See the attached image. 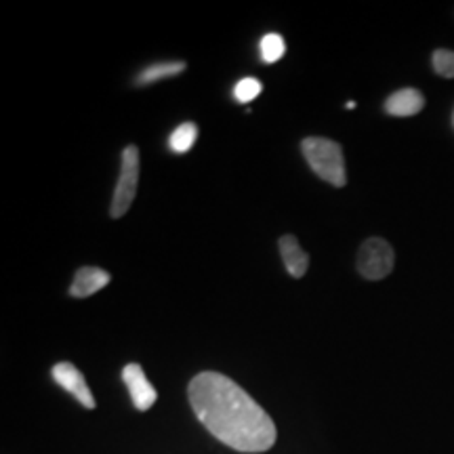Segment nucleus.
Masks as SVG:
<instances>
[{"label":"nucleus","instance_id":"f8f14e48","mask_svg":"<svg viewBox=\"0 0 454 454\" xmlns=\"http://www.w3.org/2000/svg\"><path fill=\"white\" fill-rule=\"evenodd\" d=\"M284 51H286V44L280 34H265L261 38V57L265 64H276L278 59H282Z\"/></svg>","mask_w":454,"mask_h":454},{"label":"nucleus","instance_id":"7ed1b4c3","mask_svg":"<svg viewBox=\"0 0 454 454\" xmlns=\"http://www.w3.org/2000/svg\"><path fill=\"white\" fill-rule=\"evenodd\" d=\"M139 184V150L135 145H127L122 152V164H121V177H118L116 190H114L110 215L114 219L122 217L129 213L130 204L137 194Z\"/></svg>","mask_w":454,"mask_h":454},{"label":"nucleus","instance_id":"ddd939ff","mask_svg":"<svg viewBox=\"0 0 454 454\" xmlns=\"http://www.w3.org/2000/svg\"><path fill=\"white\" fill-rule=\"evenodd\" d=\"M434 70L444 78H454V51L450 49H438L431 57Z\"/></svg>","mask_w":454,"mask_h":454},{"label":"nucleus","instance_id":"f257e3e1","mask_svg":"<svg viewBox=\"0 0 454 454\" xmlns=\"http://www.w3.org/2000/svg\"><path fill=\"white\" fill-rule=\"evenodd\" d=\"M190 406L204 427L238 452H265L278 431L268 412L240 385L219 372H200L187 387Z\"/></svg>","mask_w":454,"mask_h":454},{"label":"nucleus","instance_id":"0eeeda50","mask_svg":"<svg viewBox=\"0 0 454 454\" xmlns=\"http://www.w3.org/2000/svg\"><path fill=\"white\" fill-rule=\"evenodd\" d=\"M112 276L101 268H81L74 274V280L70 284V297L74 299H84L90 294L99 293L101 288H106L110 284Z\"/></svg>","mask_w":454,"mask_h":454},{"label":"nucleus","instance_id":"20e7f679","mask_svg":"<svg viewBox=\"0 0 454 454\" xmlns=\"http://www.w3.org/2000/svg\"><path fill=\"white\" fill-rule=\"evenodd\" d=\"M395 263V253L383 238H368L357 251V271L366 280H383L391 274Z\"/></svg>","mask_w":454,"mask_h":454},{"label":"nucleus","instance_id":"9b49d317","mask_svg":"<svg viewBox=\"0 0 454 454\" xmlns=\"http://www.w3.org/2000/svg\"><path fill=\"white\" fill-rule=\"evenodd\" d=\"M198 139V127L194 122H184L179 124L177 129L173 130V135H170V150L177 152V154H185V152H190L192 147H194Z\"/></svg>","mask_w":454,"mask_h":454},{"label":"nucleus","instance_id":"6e6552de","mask_svg":"<svg viewBox=\"0 0 454 454\" xmlns=\"http://www.w3.org/2000/svg\"><path fill=\"white\" fill-rule=\"evenodd\" d=\"M423 106H425V98L421 95V90L400 89L395 90V93H391L387 101H385V112H387L389 116L408 118L421 112Z\"/></svg>","mask_w":454,"mask_h":454},{"label":"nucleus","instance_id":"9d476101","mask_svg":"<svg viewBox=\"0 0 454 454\" xmlns=\"http://www.w3.org/2000/svg\"><path fill=\"white\" fill-rule=\"evenodd\" d=\"M185 61H158V64L147 66L144 72L139 74L137 84H152L164 78H173L185 70Z\"/></svg>","mask_w":454,"mask_h":454},{"label":"nucleus","instance_id":"f03ea898","mask_svg":"<svg viewBox=\"0 0 454 454\" xmlns=\"http://www.w3.org/2000/svg\"><path fill=\"white\" fill-rule=\"evenodd\" d=\"M305 160L314 173L326 184L334 187L348 185V170H345V156L337 141L325 137H308L301 144Z\"/></svg>","mask_w":454,"mask_h":454},{"label":"nucleus","instance_id":"4468645a","mask_svg":"<svg viewBox=\"0 0 454 454\" xmlns=\"http://www.w3.org/2000/svg\"><path fill=\"white\" fill-rule=\"evenodd\" d=\"M261 90H263V84H261L257 78L247 76L236 84L234 95H236V99L240 101V104H248V101H253L254 98H257Z\"/></svg>","mask_w":454,"mask_h":454},{"label":"nucleus","instance_id":"1a4fd4ad","mask_svg":"<svg viewBox=\"0 0 454 454\" xmlns=\"http://www.w3.org/2000/svg\"><path fill=\"white\" fill-rule=\"evenodd\" d=\"M280 253H282V259H284V265H286V271L291 274L293 278H303L305 271L309 268V257L308 253L301 248L299 240L291 234L282 236L280 238Z\"/></svg>","mask_w":454,"mask_h":454},{"label":"nucleus","instance_id":"423d86ee","mask_svg":"<svg viewBox=\"0 0 454 454\" xmlns=\"http://www.w3.org/2000/svg\"><path fill=\"white\" fill-rule=\"evenodd\" d=\"M122 381L130 391V400L137 411H150L156 402V389L147 381L144 368L139 364H127L122 371Z\"/></svg>","mask_w":454,"mask_h":454},{"label":"nucleus","instance_id":"39448f33","mask_svg":"<svg viewBox=\"0 0 454 454\" xmlns=\"http://www.w3.org/2000/svg\"><path fill=\"white\" fill-rule=\"evenodd\" d=\"M53 379L57 385H61L66 391H70V394L76 397L84 408L98 406V402H95L93 394H90L87 381H84V374L78 371L72 362H59V364H55Z\"/></svg>","mask_w":454,"mask_h":454}]
</instances>
